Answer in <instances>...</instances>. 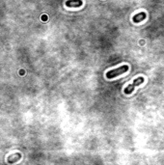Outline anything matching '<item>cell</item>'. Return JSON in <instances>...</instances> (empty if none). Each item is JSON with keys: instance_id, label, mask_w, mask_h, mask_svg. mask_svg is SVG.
I'll return each instance as SVG.
<instances>
[{"instance_id": "3957f363", "label": "cell", "mask_w": 164, "mask_h": 165, "mask_svg": "<svg viewBox=\"0 0 164 165\" xmlns=\"http://www.w3.org/2000/svg\"><path fill=\"white\" fill-rule=\"evenodd\" d=\"M145 18H146V14L144 12H141V13H139V14H137V15H135L134 16H133L132 20H133V22L137 23V22H141V21H143Z\"/></svg>"}, {"instance_id": "6da1fadb", "label": "cell", "mask_w": 164, "mask_h": 165, "mask_svg": "<svg viewBox=\"0 0 164 165\" xmlns=\"http://www.w3.org/2000/svg\"><path fill=\"white\" fill-rule=\"evenodd\" d=\"M129 71V66L127 65H123L121 67L117 68V69H114V70H111V71H108L106 73V78L108 79H112L116 76L122 75L124 73H127Z\"/></svg>"}, {"instance_id": "7a4b0ae2", "label": "cell", "mask_w": 164, "mask_h": 165, "mask_svg": "<svg viewBox=\"0 0 164 165\" xmlns=\"http://www.w3.org/2000/svg\"><path fill=\"white\" fill-rule=\"evenodd\" d=\"M144 80H145V79H144V77H142V76H140V77L134 79V81H133L131 84L127 85V86L125 88V94L130 95L133 92V90H134L135 87H137L138 85L144 83Z\"/></svg>"}, {"instance_id": "277c9868", "label": "cell", "mask_w": 164, "mask_h": 165, "mask_svg": "<svg viewBox=\"0 0 164 165\" xmlns=\"http://www.w3.org/2000/svg\"><path fill=\"white\" fill-rule=\"evenodd\" d=\"M66 5L68 7H79L82 5V0H68Z\"/></svg>"}]
</instances>
